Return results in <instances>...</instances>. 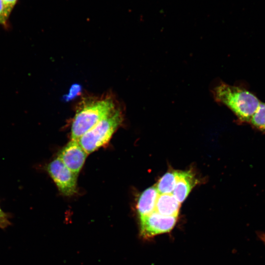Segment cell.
Returning <instances> with one entry per match:
<instances>
[{
  "label": "cell",
  "instance_id": "obj_1",
  "mask_svg": "<svg viewBox=\"0 0 265 265\" xmlns=\"http://www.w3.org/2000/svg\"><path fill=\"white\" fill-rule=\"evenodd\" d=\"M216 102L229 108L239 120L250 122L261 102L249 91L221 82L212 89Z\"/></svg>",
  "mask_w": 265,
  "mask_h": 265
},
{
  "label": "cell",
  "instance_id": "obj_2",
  "mask_svg": "<svg viewBox=\"0 0 265 265\" xmlns=\"http://www.w3.org/2000/svg\"><path fill=\"white\" fill-rule=\"evenodd\" d=\"M114 109L110 99L93 101L85 104L76 113L71 127V139L78 140Z\"/></svg>",
  "mask_w": 265,
  "mask_h": 265
},
{
  "label": "cell",
  "instance_id": "obj_3",
  "mask_svg": "<svg viewBox=\"0 0 265 265\" xmlns=\"http://www.w3.org/2000/svg\"><path fill=\"white\" fill-rule=\"evenodd\" d=\"M122 120L121 112L114 108L80 137L78 140L79 144L87 154L91 153L108 142Z\"/></svg>",
  "mask_w": 265,
  "mask_h": 265
},
{
  "label": "cell",
  "instance_id": "obj_4",
  "mask_svg": "<svg viewBox=\"0 0 265 265\" xmlns=\"http://www.w3.org/2000/svg\"><path fill=\"white\" fill-rule=\"evenodd\" d=\"M47 171L63 195L71 196L76 193L78 175L67 168L58 158L48 165Z\"/></svg>",
  "mask_w": 265,
  "mask_h": 265
},
{
  "label": "cell",
  "instance_id": "obj_5",
  "mask_svg": "<svg viewBox=\"0 0 265 265\" xmlns=\"http://www.w3.org/2000/svg\"><path fill=\"white\" fill-rule=\"evenodd\" d=\"M177 217L161 215L155 211L140 219L141 235L149 238L170 232L176 224Z\"/></svg>",
  "mask_w": 265,
  "mask_h": 265
},
{
  "label": "cell",
  "instance_id": "obj_6",
  "mask_svg": "<svg viewBox=\"0 0 265 265\" xmlns=\"http://www.w3.org/2000/svg\"><path fill=\"white\" fill-rule=\"evenodd\" d=\"M87 155L77 140L71 139L60 152L57 158L67 168L78 175Z\"/></svg>",
  "mask_w": 265,
  "mask_h": 265
},
{
  "label": "cell",
  "instance_id": "obj_7",
  "mask_svg": "<svg viewBox=\"0 0 265 265\" xmlns=\"http://www.w3.org/2000/svg\"><path fill=\"white\" fill-rule=\"evenodd\" d=\"M197 183V179L192 171H178L177 180L172 194L181 203Z\"/></svg>",
  "mask_w": 265,
  "mask_h": 265
},
{
  "label": "cell",
  "instance_id": "obj_8",
  "mask_svg": "<svg viewBox=\"0 0 265 265\" xmlns=\"http://www.w3.org/2000/svg\"><path fill=\"white\" fill-rule=\"evenodd\" d=\"M159 195L155 186L148 188L140 194L136 206L140 220L155 212Z\"/></svg>",
  "mask_w": 265,
  "mask_h": 265
},
{
  "label": "cell",
  "instance_id": "obj_9",
  "mask_svg": "<svg viewBox=\"0 0 265 265\" xmlns=\"http://www.w3.org/2000/svg\"><path fill=\"white\" fill-rule=\"evenodd\" d=\"M180 204L172 193L159 194L155 211L163 215L177 217Z\"/></svg>",
  "mask_w": 265,
  "mask_h": 265
},
{
  "label": "cell",
  "instance_id": "obj_10",
  "mask_svg": "<svg viewBox=\"0 0 265 265\" xmlns=\"http://www.w3.org/2000/svg\"><path fill=\"white\" fill-rule=\"evenodd\" d=\"M178 171H171L165 173L155 185L159 194L172 193L176 184Z\"/></svg>",
  "mask_w": 265,
  "mask_h": 265
},
{
  "label": "cell",
  "instance_id": "obj_11",
  "mask_svg": "<svg viewBox=\"0 0 265 265\" xmlns=\"http://www.w3.org/2000/svg\"><path fill=\"white\" fill-rule=\"evenodd\" d=\"M250 122L256 129L265 132V104L261 102Z\"/></svg>",
  "mask_w": 265,
  "mask_h": 265
},
{
  "label": "cell",
  "instance_id": "obj_12",
  "mask_svg": "<svg viewBox=\"0 0 265 265\" xmlns=\"http://www.w3.org/2000/svg\"><path fill=\"white\" fill-rule=\"evenodd\" d=\"M10 12L7 10L2 0H0V25H5Z\"/></svg>",
  "mask_w": 265,
  "mask_h": 265
},
{
  "label": "cell",
  "instance_id": "obj_13",
  "mask_svg": "<svg viewBox=\"0 0 265 265\" xmlns=\"http://www.w3.org/2000/svg\"><path fill=\"white\" fill-rule=\"evenodd\" d=\"M7 10L11 13L17 0H2Z\"/></svg>",
  "mask_w": 265,
  "mask_h": 265
},
{
  "label": "cell",
  "instance_id": "obj_14",
  "mask_svg": "<svg viewBox=\"0 0 265 265\" xmlns=\"http://www.w3.org/2000/svg\"><path fill=\"white\" fill-rule=\"evenodd\" d=\"M260 238L264 242H265V234H261Z\"/></svg>",
  "mask_w": 265,
  "mask_h": 265
}]
</instances>
